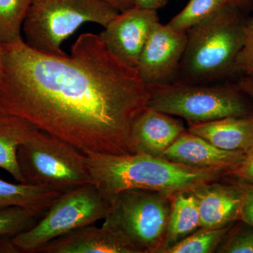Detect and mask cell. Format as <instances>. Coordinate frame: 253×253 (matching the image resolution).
<instances>
[{"mask_svg":"<svg viewBox=\"0 0 253 253\" xmlns=\"http://www.w3.org/2000/svg\"><path fill=\"white\" fill-rule=\"evenodd\" d=\"M164 246L167 249L201 228L197 201L191 191H181L171 195Z\"/></svg>","mask_w":253,"mask_h":253,"instance_id":"obj_17","label":"cell"},{"mask_svg":"<svg viewBox=\"0 0 253 253\" xmlns=\"http://www.w3.org/2000/svg\"><path fill=\"white\" fill-rule=\"evenodd\" d=\"M225 4V0H190L184 9L167 25L174 31L186 32L215 13Z\"/></svg>","mask_w":253,"mask_h":253,"instance_id":"obj_21","label":"cell"},{"mask_svg":"<svg viewBox=\"0 0 253 253\" xmlns=\"http://www.w3.org/2000/svg\"><path fill=\"white\" fill-rule=\"evenodd\" d=\"M244 155L240 151L219 149L201 136L186 130L161 158L187 167L223 169L229 173L241 163Z\"/></svg>","mask_w":253,"mask_h":253,"instance_id":"obj_13","label":"cell"},{"mask_svg":"<svg viewBox=\"0 0 253 253\" xmlns=\"http://www.w3.org/2000/svg\"><path fill=\"white\" fill-rule=\"evenodd\" d=\"M118 13L100 0H32L23 41L37 51L62 56L63 43L81 26L93 23L105 28Z\"/></svg>","mask_w":253,"mask_h":253,"instance_id":"obj_4","label":"cell"},{"mask_svg":"<svg viewBox=\"0 0 253 253\" xmlns=\"http://www.w3.org/2000/svg\"><path fill=\"white\" fill-rule=\"evenodd\" d=\"M188 130L224 151L246 153L253 147V116L189 124Z\"/></svg>","mask_w":253,"mask_h":253,"instance_id":"obj_15","label":"cell"},{"mask_svg":"<svg viewBox=\"0 0 253 253\" xmlns=\"http://www.w3.org/2000/svg\"><path fill=\"white\" fill-rule=\"evenodd\" d=\"M159 21L158 11L134 6L118 13L99 36L111 54L125 64L136 68L145 43Z\"/></svg>","mask_w":253,"mask_h":253,"instance_id":"obj_10","label":"cell"},{"mask_svg":"<svg viewBox=\"0 0 253 253\" xmlns=\"http://www.w3.org/2000/svg\"><path fill=\"white\" fill-rule=\"evenodd\" d=\"M186 42V32L174 31L160 21L155 24L136 66L146 86L163 85L177 81Z\"/></svg>","mask_w":253,"mask_h":253,"instance_id":"obj_9","label":"cell"},{"mask_svg":"<svg viewBox=\"0 0 253 253\" xmlns=\"http://www.w3.org/2000/svg\"><path fill=\"white\" fill-rule=\"evenodd\" d=\"M61 194L46 186L14 184L0 178V211L18 206L46 211Z\"/></svg>","mask_w":253,"mask_h":253,"instance_id":"obj_18","label":"cell"},{"mask_svg":"<svg viewBox=\"0 0 253 253\" xmlns=\"http://www.w3.org/2000/svg\"><path fill=\"white\" fill-rule=\"evenodd\" d=\"M247 18L225 4L189 28L177 81L211 84L237 73L236 56L244 44Z\"/></svg>","mask_w":253,"mask_h":253,"instance_id":"obj_3","label":"cell"},{"mask_svg":"<svg viewBox=\"0 0 253 253\" xmlns=\"http://www.w3.org/2000/svg\"><path fill=\"white\" fill-rule=\"evenodd\" d=\"M38 128L18 116L0 113V168L18 182L25 183L18 161V150Z\"/></svg>","mask_w":253,"mask_h":253,"instance_id":"obj_16","label":"cell"},{"mask_svg":"<svg viewBox=\"0 0 253 253\" xmlns=\"http://www.w3.org/2000/svg\"><path fill=\"white\" fill-rule=\"evenodd\" d=\"M93 184L109 204L126 190H146L167 196L221 180L229 172L187 167L143 154H85Z\"/></svg>","mask_w":253,"mask_h":253,"instance_id":"obj_2","label":"cell"},{"mask_svg":"<svg viewBox=\"0 0 253 253\" xmlns=\"http://www.w3.org/2000/svg\"><path fill=\"white\" fill-rule=\"evenodd\" d=\"M235 66L237 73L253 78V16L246 20L244 44L236 56Z\"/></svg>","mask_w":253,"mask_h":253,"instance_id":"obj_24","label":"cell"},{"mask_svg":"<svg viewBox=\"0 0 253 253\" xmlns=\"http://www.w3.org/2000/svg\"><path fill=\"white\" fill-rule=\"evenodd\" d=\"M230 229L217 250L221 253H253V226L244 221Z\"/></svg>","mask_w":253,"mask_h":253,"instance_id":"obj_23","label":"cell"},{"mask_svg":"<svg viewBox=\"0 0 253 253\" xmlns=\"http://www.w3.org/2000/svg\"><path fill=\"white\" fill-rule=\"evenodd\" d=\"M149 97L136 68L111 54L99 35L82 34L69 56L37 51L22 38L2 44L0 113L23 118L84 154H129L131 123Z\"/></svg>","mask_w":253,"mask_h":253,"instance_id":"obj_1","label":"cell"},{"mask_svg":"<svg viewBox=\"0 0 253 253\" xmlns=\"http://www.w3.org/2000/svg\"><path fill=\"white\" fill-rule=\"evenodd\" d=\"M13 236H0V253H18V250L13 243Z\"/></svg>","mask_w":253,"mask_h":253,"instance_id":"obj_30","label":"cell"},{"mask_svg":"<svg viewBox=\"0 0 253 253\" xmlns=\"http://www.w3.org/2000/svg\"><path fill=\"white\" fill-rule=\"evenodd\" d=\"M109 208L94 184L78 186L60 195L33 227L13 236V243L19 253H37L53 240L104 220Z\"/></svg>","mask_w":253,"mask_h":253,"instance_id":"obj_8","label":"cell"},{"mask_svg":"<svg viewBox=\"0 0 253 253\" xmlns=\"http://www.w3.org/2000/svg\"><path fill=\"white\" fill-rule=\"evenodd\" d=\"M135 6L144 9L156 10L162 9L169 0H134Z\"/></svg>","mask_w":253,"mask_h":253,"instance_id":"obj_27","label":"cell"},{"mask_svg":"<svg viewBox=\"0 0 253 253\" xmlns=\"http://www.w3.org/2000/svg\"><path fill=\"white\" fill-rule=\"evenodd\" d=\"M228 176L239 178L253 184V147L245 153L243 161Z\"/></svg>","mask_w":253,"mask_h":253,"instance_id":"obj_26","label":"cell"},{"mask_svg":"<svg viewBox=\"0 0 253 253\" xmlns=\"http://www.w3.org/2000/svg\"><path fill=\"white\" fill-rule=\"evenodd\" d=\"M46 211L14 206L0 211V236L17 235L28 230Z\"/></svg>","mask_w":253,"mask_h":253,"instance_id":"obj_22","label":"cell"},{"mask_svg":"<svg viewBox=\"0 0 253 253\" xmlns=\"http://www.w3.org/2000/svg\"><path fill=\"white\" fill-rule=\"evenodd\" d=\"M117 10L119 12L126 11L135 6L134 0H100Z\"/></svg>","mask_w":253,"mask_h":253,"instance_id":"obj_29","label":"cell"},{"mask_svg":"<svg viewBox=\"0 0 253 253\" xmlns=\"http://www.w3.org/2000/svg\"><path fill=\"white\" fill-rule=\"evenodd\" d=\"M32 0H0V41L10 44L21 37L23 24Z\"/></svg>","mask_w":253,"mask_h":253,"instance_id":"obj_20","label":"cell"},{"mask_svg":"<svg viewBox=\"0 0 253 253\" xmlns=\"http://www.w3.org/2000/svg\"><path fill=\"white\" fill-rule=\"evenodd\" d=\"M235 86L239 90L248 95L253 101V78L243 76Z\"/></svg>","mask_w":253,"mask_h":253,"instance_id":"obj_28","label":"cell"},{"mask_svg":"<svg viewBox=\"0 0 253 253\" xmlns=\"http://www.w3.org/2000/svg\"><path fill=\"white\" fill-rule=\"evenodd\" d=\"M231 225L220 229L200 228L161 253H211L216 252Z\"/></svg>","mask_w":253,"mask_h":253,"instance_id":"obj_19","label":"cell"},{"mask_svg":"<svg viewBox=\"0 0 253 253\" xmlns=\"http://www.w3.org/2000/svg\"><path fill=\"white\" fill-rule=\"evenodd\" d=\"M184 131L185 126L181 120L146 106L131 123L128 151L131 154L162 157Z\"/></svg>","mask_w":253,"mask_h":253,"instance_id":"obj_11","label":"cell"},{"mask_svg":"<svg viewBox=\"0 0 253 253\" xmlns=\"http://www.w3.org/2000/svg\"><path fill=\"white\" fill-rule=\"evenodd\" d=\"M148 88V107L184 118L189 124L224 118L247 117L249 113L243 92L235 85L176 81Z\"/></svg>","mask_w":253,"mask_h":253,"instance_id":"obj_7","label":"cell"},{"mask_svg":"<svg viewBox=\"0 0 253 253\" xmlns=\"http://www.w3.org/2000/svg\"><path fill=\"white\" fill-rule=\"evenodd\" d=\"M37 253H136L125 240L109 228L82 226L50 241Z\"/></svg>","mask_w":253,"mask_h":253,"instance_id":"obj_14","label":"cell"},{"mask_svg":"<svg viewBox=\"0 0 253 253\" xmlns=\"http://www.w3.org/2000/svg\"><path fill=\"white\" fill-rule=\"evenodd\" d=\"M225 2L239 8L244 13L253 10V0H225Z\"/></svg>","mask_w":253,"mask_h":253,"instance_id":"obj_31","label":"cell"},{"mask_svg":"<svg viewBox=\"0 0 253 253\" xmlns=\"http://www.w3.org/2000/svg\"><path fill=\"white\" fill-rule=\"evenodd\" d=\"M170 204L169 196L161 193L126 190L111 201L102 226L121 236L136 253H160Z\"/></svg>","mask_w":253,"mask_h":253,"instance_id":"obj_5","label":"cell"},{"mask_svg":"<svg viewBox=\"0 0 253 253\" xmlns=\"http://www.w3.org/2000/svg\"><path fill=\"white\" fill-rule=\"evenodd\" d=\"M226 177L237 184L242 193L240 220L253 226V184L234 176H228Z\"/></svg>","mask_w":253,"mask_h":253,"instance_id":"obj_25","label":"cell"},{"mask_svg":"<svg viewBox=\"0 0 253 253\" xmlns=\"http://www.w3.org/2000/svg\"><path fill=\"white\" fill-rule=\"evenodd\" d=\"M1 66H2V43L0 41V78H1Z\"/></svg>","mask_w":253,"mask_h":253,"instance_id":"obj_32","label":"cell"},{"mask_svg":"<svg viewBox=\"0 0 253 253\" xmlns=\"http://www.w3.org/2000/svg\"><path fill=\"white\" fill-rule=\"evenodd\" d=\"M18 161L26 184L61 193L93 184L86 155L40 129L20 146Z\"/></svg>","mask_w":253,"mask_h":253,"instance_id":"obj_6","label":"cell"},{"mask_svg":"<svg viewBox=\"0 0 253 253\" xmlns=\"http://www.w3.org/2000/svg\"><path fill=\"white\" fill-rule=\"evenodd\" d=\"M219 181L201 184L191 191L197 201L201 228L220 229L240 220L241 189L228 177L229 184Z\"/></svg>","mask_w":253,"mask_h":253,"instance_id":"obj_12","label":"cell"}]
</instances>
